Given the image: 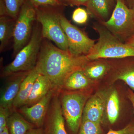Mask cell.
<instances>
[{
  "mask_svg": "<svg viewBox=\"0 0 134 134\" xmlns=\"http://www.w3.org/2000/svg\"><path fill=\"white\" fill-rule=\"evenodd\" d=\"M90 61L86 55L75 56L45 41L41 44L36 67L40 74L48 77L53 90L59 91L70 75L83 70Z\"/></svg>",
  "mask_w": 134,
  "mask_h": 134,
  "instance_id": "cell-1",
  "label": "cell"
},
{
  "mask_svg": "<svg viewBox=\"0 0 134 134\" xmlns=\"http://www.w3.org/2000/svg\"><path fill=\"white\" fill-rule=\"evenodd\" d=\"M93 28L99 39L86 55L90 60L134 57V47L121 41L99 22L94 24Z\"/></svg>",
  "mask_w": 134,
  "mask_h": 134,
  "instance_id": "cell-2",
  "label": "cell"
},
{
  "mask_svg": "<svg viewBox=\"0 0 134 134\" xmlns=\"http://www.w3.org/2000/svg\"><path fill=\"white\" fill-rule=\"evenodd\" d=\"M41 31L34 30L28 43L17 54L9 64L3 70L2 76L5 77L21 72H29L36 67L42 44Z\"/></svg>",
  "mask_w": 134,
  "mask_h": 134,
  "instance_id": "cell-3",
  "label": "cell"
},
{
  "mask_svg": "<svg viewBox=\"0 0 134 134\" xmlns=\"http://www.w3.org/2000/svg\"><path fill=\"white\" fill-rule=\"evenodd\" d=\"M123 43L134 35V8H130L124 0H116L109 19L99 22Z\"/></svg>",
  "mask_w": 134,
  "mask_h": 134,
  "instance_id": "cell-4",
  "label": "cell"
},
{
  "mask_svg": "<svg viewBox=\"0 0 134 134\" xmlns=\"http://www.w3.org/2000/svg\"><path fill=\"white\" fill-rule=\"evenodd\" d=\"M36 20L42 26L43 38L53 41L57 47L69 51L68 40L60 21V14L36 8Z\"/></svg>",
  "mask_w": 134,
  "mask_h": 134,
  "instance_id": "cell-5",
  "label": "cell"
},
{
  "mask_svg": "<svg viewBox=\"0 0 134 134\" xmlns=\"http://www.w3.org/2000/svg\"><path fill=\"white\" fill-rule=\"evenodd\" d=\"M36 20V8L29 1H25L15 21L13 37L14 55L28 43L31 37L32 24Z\"/></svg>",
  "mask_w": 134,
  "mask_h": 134,
  "instance_id": "cell-6",
  "label": "cell"
},
{
  "mask_svg": "<svg viewBox=\"0 0 134 134\" xmlns=\"http://www.w3.org/2000/svg\"><path fill=\"white\" fill-rule=\"evenodd\" d=\"M87 98L82 93H68L62 96L60 103L63 114L73 133L76 134L80 129Z\"/></svg>",
  "mask_w": 134,
  "mask_h": 134,
  "instance_id": "cell-7",
  "label": "cell"
},
{
  "mask_svg": "<svg viewBox=\"0 0 134 134\" xmlns=\"http://www.w3.org/2000/svg\"><path fill=\"white\" fill-rule=\"evenodd\" d=\"M60 21L66 36L70 52L75 56L86 55L95 44L96 40L73 25L65 16L60 14Z\"/></svg>",
  "mask_w": 134,
  "mask_h": 134,
  "instance_id": "cell-8",
  "label": "cell"
},
{
  "mask_svg": "<svg viewBox=\"0 0 134 134\" xmlns=\"http://www.w3.org/2000/svg\"><path fill=\"white\" fill-rule=\"evenodd\" d=\"M54 91L52 90L42 99L31 106H23L20 108V112L26 117L29 122L37 127L44 125L49 105Z\"/></svg>",
  "mask_w": 134,
  "mask_h": 134,
  "instance_id": "cell-9",
  "label": "cell"
},
{
  "mask_svg": "<svg viewBox=\"0 0 134 134\" xmlns=\"http://www.w3.org/2000/svg\"><path fill=\"white\" fill-rule=\"evenodd\" d=\"M46 125V134H67L61 104L54 95L51 104Z\"/></svg>",
  "mask_w": 134,
  "mask_h": 134,
  "instance_id": "cell-10",
  "label": "cell"
},
{
  "mask_svg": "<svg viewBox=\"0 0 134 134\" xmlns=\"http://www.w3.org/2000/svg\"><path fill=\"white\" fill-rule=\"evenodd\" d=\"M29 72H19L14 74V76L8 81L1 92L0 106L12 108L13 102L18 94L22 82Z\"/></svg>",
  "mask_w": 134,
  "mask_h": 134,
  "instance_id": "cell-11",
  "label": "cell"
},
{
  "mask_svg": "<svg viewBox=\"0 0 134 134\" xmlns=\"http://www.w3.org/2000/svg\"><path fill=\"white\" fill-rule=\"evenodd\" d=\"M104 101L98 95L92 97L86 101L84 108L82 120H88L100 124L103 119Z\"/></svg>",
  "mask_w": 134,
  "mask_h": 134,
  "instance_id": "cell-12",
  "label": "cell"
},
{
  "mask_svg": "<svg viewBox=\"0 0 134 134\" xmlns=\"http://www.w3.org/2000/svg\"><path fill=\"white\" fill-rule=\"evenodd\" d=\"M114 3V0H90L85 7L89 14L99 22L105 21L112 14Z\"/></svg>",
  "mask_w": 134,
  "mask_h": 134,
  "instance_id": "cell-13",
  "label": "cell"
},
{
  "mask_svg": "<svg viewBox=\"0 0 134 134\" xmlns=\"http://www.w3.org/2000/svg\"><path fill=\"white\" fill-rule=\"evenodd\" d=\"M40 74L36 67L29 72L22 82L18 94L13 102L12 108H20L25 105L34 83Z\"/></svg>",
  "mask_w": 134,
  "mask_h": 134,
  "instance_id": "cell-14",
  "label": "cell"
},
{
  "mask_svg": "<svg viewBox=\"0 0 134 134\" xmlns=\"http://www.w3.org/2000/svg\"><path fill=\"white\" fill-rule=\"evenodd\" d=\"M52 90V85L48 77L40 74L34 83L31 92L25 105L29 107L33 105Z\"/></svg>",
  "mask_w": 134,
  "mask_h": 134,
  "instance_id": "cell-15",
  "label": "cell"
},
{
  "mask_svg": "<svg viewBox=\"0 0 134 134\" xmlns=\"http://www.w3.org/2000/svg\"><path fill=\"white\" fill-rule=\"evenodd\" d=\"M35 126L16 111L12 113L7 121V127L9 134H25Z\"/></svg>",
  "mask_w": 134,
  "mask_h": 134,
  "instance_id": "cell-16",
  "label": "cell"
},
{
  "mask_svg": "<svg viewBox=\"0 0 134 134\" xmlns=\"http://www.w3.org/2000/svg\"><path fill=\"white\" fill-rule=\"evenodd\" d=\"M15 20L9 16L0 18V50L2 51L9 40L13 37Z\"/></svg>",
  "mask_w": 134,
  "mask_h": 134,
  "instance_id": "cell-17",
  "label": "cell"
},
{
  "mask_svg": "<svg viewBox=\"0 0 134 134\" xmlns=\"http://www.w3.org/2000/svg\"><path fill=\"white\" fill-rule=\"evenodd\" d=\"M89 79L83 70H77L72 73L66 79L63 88L70 90H82L89 85Z\"/></svg>",
  "mask_w": 134,
  "mask_h": 134,
  "instance_id": "cell-18",
  "label": "cell"
},
{
  "mask_svg": "<svg viewBox=\"0 0 134 134\" xmlns=\"http://www.w3.org/2000/svg\"><path fill=\"white\" fill-rule=\"evenodd\" d=\"M119 104L118 92L116 90H114L110 93L107 104V117L111 124L114 123L119 117Z\"/></svg>",
  "mask_w": 134,
  "mask_h": 134,
  "instance_id": "cell-19",
  "label": "cell"
},
{
  "mask_svg": "<svg viewBox=\"0 0 134 134\" xmlns=\"http://www.w3.org/2000/svg\"><path fill=\"white\" fill-rule=\"evenodd\" d=\"M86 65L83 71L89 79H99L103 76L110 68L107 63L102 62L90 63Z\"/></svg>",
  "mask_w": 134,
  "mask_h": 134,
  "instance_id": "cell-20",
  "label": "cell"
},
{
  "mask_svg": "<svg viewBox=\"0 0 134 134\" xmlns=\"http://www.w3.org/2000/svg\"><path fill=\"white\" fill-rule=\"evenodd\" d=\"M26 0H3L8 16L16 20L22 6Z\"/></svg>",
  "mask_w": 134,
  "mask_h": 134,
  "instance_id": "cell-21",
  "label": "cell"
},
{
  "mask_svg": "<svg viewBox=\"0 0 134 134\" xmlns=\"http://www.w3.org/2000/svg\"><path fill=\"white\" fill-rule=\"evenodd\" d=\"M100 124L88 120H82L78 134H101Z\"/></svg>",
  "mask_w": 134,
  "mask_h": 134,
  "instance_id": "cell-22",
  "label": "cell"
},
{
  "mask_svg": "<svg viewBox=\"0 0 134 134\" xmlns=\"http://www.w3.org/2000/svg\"><path fill=\"white\" fill-rule=\"evenodd\" d=\"M116 78L125 82L131 89L134 90V66L127 67L117 75Z\"/></svg>",
  "mask_w": 134,
  "mask_h": 134,
  "instance_id": "cell-23",
  "label": "cell"
},
{
  "mask_svg": "<svg viewBox=\"0 0 134 134\" xmlns=\"http://www.w3.org/2000/svg\"><path fill=\"white\" fill-rule=\"evenodd\" d=\"M88 12L87 10L81 8H78L74 10L72 15L73 21L78 24L86 23L88 19Z\"/></svg>",
  "mask_w": 134,
  "mask_h": 134,
  "instance_id": "cell-24",
  "label": "cell"
},
{
  "mask_svg": "<svg viewBox=\"0 0 134 134\" xmlns=\"http://www.w3.org/2000/svg\"><path fill=\"white\" fill-rule=\"evenodd\" d=\"M11 108L0 106V133L7 127V121L12 113Z\"/></svg>",
  "mask_w": 134,
  "mask_h": 134,
  "instance_id": "cell-25",
  "label": "cell"
},
{
  "mask_svg": "<svg viewBox=\"0 0 134 134\" xmlns=\"http://www.w3.org/2000/svg\"><path fill=\"white\" fill-rule=\"evenodd\" d=\"M34 7L37 8L40 6H57L60 5L58 0H28Z\"/></svg>",
  "mask_w": 134,
  "mask_h": 134,
  "instance_id": "cell-26",
  "label": "cell"
},
{
  "mask_svg": "<svg viewBox=\"0 0 134 134\" xmlns=\"http://www.w3.org/2000/svg\"><path fill=\"white\" fill-rule=\"evenodd\" d=\"M107 134H134V124H129L124 128L118 130L110 129Z\"/></svg>",
  "mask_w": 134,
  "mask_h": 134,
  "instance_id": "cell-27",
  "label": "cell"
},
{
  "mask_svg": "<svg viewBox=\"0 0 134 134\" xmlns=\"http://www.w3.org/2000/svg\"><path fill=\"white\" fill-rule=\"evenodd\" d=\"M90 0H67V1L71 5L79 6L83 5L86 6Z\"/></svg>",
  "mask_w": 134,
  "mask_h": 134,
  "instance_id": "cell-28",
  "label": "cell"
},
{
  "mask_svg": "<svg viewBox=\"0 0 134 134\" xmlns=\"http://www.w3.org/2000/svg\"><path fill=\"white\" fill-rule=\"evenodd\" d=\"M25 134H44L43 130L42 128L37 127L33 128L28 131Z\"/></svg>",
  "mask_w": 134,
  "mask_h": 134,
  "instance_id": "cell-29",
  "label": "cell"
},
{
  "mask_svg": "<svg viewBox=\"0 0 134 134\" xmlns=\"http://www.w3.org/2000/svg\"><path fill=\"white\" fill-rule=\"evenodd\" d=\"M127 97L133 106L134 111V93L130 90H128Z\"/></svg>",
  "mask_w": 134,
  "mask_h": 134,
  "instance_id": "cell-30",
  "label": "cell"
},
{
  "mask_svg": "<svg viewBox=\"0 0 134 134\" xmlns=\"http://www.w3.org/2000/svg\"><path fill=\"white\" fill-rule=\"evenodd\" d=\"M125 43L127 44L130 46L134 47V35L132 36Z\"/></svg>",
  "mask_w": 134,
  "mask_h": 134,
  "instance_id": "cell-31",
  "label": "cell"
},
{
  "mask_svg": "<svg viewBox=\"0 0 134 134\" xmlns=\"http://www.w3.org/2000/svg\"><path fill=\"white\" fill-rule=\"evenodd\" d=\"M126 4L130 8H134V0H125Z\"/></svg>",
  "mask_w": 134,
  "mask_h": 134,
  "instance_id": "cell-32",
  "label": "cell"
},
{
  "mask_svg": "<svg viewBox=\"0 0 134 134\" xmlns=\"http://www.w3.org/2000/svg\"><path fill=\"white\" fill-rule=\"evenodd\" d=\"M0 134H9V132L8 129L7 127L5 128V129L1 133H0Z\"/></svg>",
  "mask_w": 134,
  "mask_h": 134,
  "instance_id": "cell-33",
  "label": "cell"
},
{
  "mask_svg": "<svg viewBox=\"0 0 134 134\" xmlns=\"http://www.w3.org/2000/svg\"><path fill=\"white\" fill-rule=\"evenodd\" d=\"M65 1H67V0H65Z\"/></svg>",
  "mask_w": 134,
  "mask_h": 134,
  "instance_id": "cell-34",
  "label": "cell"
}]
</instances>
